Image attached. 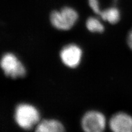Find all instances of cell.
<instances>
[{"label":"cell","mask_w":132,"mask_h":132,"mask_svg":"<svg viewBox=\"0 0 132 132\" xmlns=\"http://www.w3.org/2000/svg\"><path fill=\"white\" fill-rule=\"evenodd\" d=\"M88 2L90 8H92V10L94 11V13L99 15L101 11L100 10V7H99L98 0H88Z\"/></svg>","instance_id":"10"},{"label":"cell","mask_w":132,"mask_h":132,"mask_svg":"<svg viewBox=\"0 0 132 132\" xmlns=\"http://www.w3.org/2000/svg\"><path fill=\"white\" fill-rule=\"evenodd\" d=\"M86 27L92 32L102 33L105 30V28L101 22L97 18L93 16L89 17L86 21Z\"/></svg>","instance_id":"9"},{"label":"cell","mask_w":132,"mask_h":132,"mask_svg":"<svg viewBox=\"0 0 132 132\" xmlns=\"http://www.w3.org/2000/svg\"><path fill=\"white\" fill-rule=\"evenodd\" d=\"M99 15L103 20L112 24L117 23L121 18L120 12L116 7H110L102 11Z\"/></svg>","instance_id":"8"},{"label":"cell","mask_w":132,"mask_h":132,"mask_svg":"<svg viewBox=\"0 0 132 132\" xmlns=\"http://www.w3.org/2000/svg\"><path fill=\"white\" fill-rule=\"evenodd\" d=\"M115 1H116V0H115Z\"/></svg>","instance_id":"12"},{"label":"cell","mask_w":132,"mask_h":132,"mask_svg":"<svg viewBox=\"0 0 132 132\" xmlns=\"http://www.w3.org/2000/svg\"><path fill=\"white\" fill-rule=\"evenodd\" d=\"M0 64L5 75L12 79L23 78L27 74V69L24 65L13 53H3Z\"/></svg>","instance_id":"3"},{"label":"cell","mask_w":132,"mask_h":132,"mask_svg":"<svg viewBox=\"0 0 132 132\" xmlns=\"http://www.w3.org/2000/svg\"><path fill=\"white\" fill-rule=\"evenodd\" d=\"M106 118L100 111L90 110L85 112L81 119L82 129L86 132H101L106 127Z\"/></svg>","instance_id":"4"},{"label":"cell","mask_w":132,"mask_h":132,"mask_svg":"<svg viewBox=\"0 0 132 132\" xmlns=\"http://www.w3.org/2000/svg\"><path fill=\"white\" fill-rule=\"evenodd\" d=\"M78 19V13L73 8L64 7L60 11H53L50 15L52 26L60 30L71 29Z\"/></svg>","instance_id":"2"},{"label":"cell","mask_w":132,"mask_h":132,"mask_svg":"<svg viewBox=\"0 0 132 132\" xmlns=\"http://www.w3.org/2000/svg\"><path fill=\"white\" fill-rule=\"evenodd\" d=\"M82 51L79 46L76 44L65 45L60 53V57L65 66L70 68H76L81 62Z\"/></svg>","instance_id":"5"},{"label":"cell","mask_w":132,"mask_h":132,"mask_svg":"<svg viewBox=\"0 0 132 132\" xmlns=\"http://www.w3.org/2000/svg\"><path fill=\"white\" fill-rule=\"evenodd\" d=\"M14 119L20 128L30 130L40 121V113L34 105L28 103H20L15 108Z\"/></svg>","instance_id":"1"},{"label":"cell","mask_w":132,"mask_h":132,"mask_svg":"<svg viewBox=\"0 0 132 132\" xmlns=\"http://www.w3.org/2000/svg\"><path fill=\"white\" fill-rule=\"evenodd\" d=\"M109 125L114 132H132V117L123 112L116 113L110 118Z\"/></svg>","instance_id":"6"},{"label":"cell","mask_w":132,"mask_h":132,"mask_svg":"<svg viewBox=\"0 0 132 132\" xmlns=\"http://www.w3.org/2000/svg\"><path fill=\"white\" fill-rule=\"evenodd\" d=\"M35 130L38 132H62L65 131L63 125L55 119H46L40 121Z\"/></svg>","instance_id":"7"},{"label":"cell","mask_w":132,"mask_h":132,"mask_svg":"<svg viewBox=\"0 0 132 132\" xmlns=\"http://www.w3.org/2000/svg\"><path fill=\"white\" fill-rule=\"evenodd\" d=\"M127 44L129 47L132 50V29L128 33V35Z\"/></svg>","instance_id":"11"}]
</instances>
